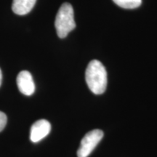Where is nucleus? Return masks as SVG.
<instances>
[{
	"mask_svg": "<svg viewBox=\"0 0 157 157\" xmlns=\"http://www.w3.org/2000/svg\"><path fill=\"white\" fill-rule=\"evenodd\" d=\"M7 124V116L5 113L0 111V132L3 130Z\"/></svg>",
	"mask_w": 157,
	"mask_h": 157,
	"instance_id": "obj_8",
	"label": "nucleus"
},
{
	"mask_svg": "<svg viewBox=\"0 0 157 157\" xmlns=\"http://www.w3.org/2000/svg\"><path fill=\"white\" fill-rule=\"evenodd\" d=\"M36 2V0H13L12 10L18 15H26L33 9Z\"/></svg>",
	"mask_w": 157,
	"mask_h": 157,
	"instance_id": "obj_6",
	"label": "nucleus"
},
{
	"mask_svg": "<svg viewBox=\"0 0 157 157\" xmlns=\"http://www.w3.org/2000/svg\"><path fill=\"white\" fill-rule=\"evenodd\" d=\"M85 79L88 87L95 95H101L107 87V72L99 60H93L88 64L85 72Z\"/></svg>",
	"mask_w": 157,
	"mask_h": 157,
	"instance_id": "obj_1",
	"label": "nucleus"
},
{
	"mask_svg": "<svg viewBox=\"0 0 157 157\" xmlns=\"http://www.w3.org/2000/svg\"><path fill=\"white\" fill-rule=\"evenodd\" d=\"M51 130V124L45 119H40L33 124L30 130V139L33 143H37L48 136Z\"/></svg>",
	"mask_w": 157,
	"mask_h": 157,
	"instance_id": "obj_5",
	"label": "nucleus"
},
{
	"mask_svg": "<svg viewBox=\"0 0 157 157\" xmlns=\"http://www.w3.org/2000/svg\"><path fill=\"white\" fill-rule=\"evenodd\" d=\"M57 34L59 38H66L72 30L76 28L74 9L69 3H63L56 15L55 21Z\"/></svg>",
	"mask_w": 157,
	"mask_h": 157,
	"instance_id": "obj_2",
	"label": "nucleus"
},
{
	"mask_svg": "<svg viewBox=\"0 0 157 157\" xmlns=\"http://www.w3.org/2000/svg\"><path fill=\"white\" fill-rule=\"evenodd\" d=\"M103 137V132L101 129H93L87 132L82 139L80 146L77 150L78 157H87L101 142Z\"/></svg>",
	"mask_w": 157,
	"mask_h": 157,
	"instance_id": "obj_3",
	"label": "nucleus"
},
{
	"mask_svg": "<svg viewBox=\"0 0 157 157\" xmlns=\"http://www.w3.org/2000/svg\"><path fill=\"white\" fill-rule=\"evenodd\" d=\"M2 71L0 69V86L2 84Z\"/></svg>",
	"mask_w": 157,
	"mask_h": 157,
	"instance_id": "obj_9",
	"label": "nucleus"
},
{
	"mask_svg": "<svg viewBox=\"0 0 157 157\" xmlns=\"http://www.w3.org/2000/svg\"><path fill=\"white\" fill-rule=\"evenodd\" d=\"M17 85L21 93L30 96L35 91V84L32 75L28 71H22L17 76Z\"/></svg>",
	"mask_w": 157,
	"mask_h": 157,
	"instance_id": "obj_4",
	"label": "nucleus"
},
{
	"mask_svg": "<svg viewBox=\"0 0 157 157\" xmlns=\"http://www.w3.org/2000/svg\"><path fill=\"white\" fill-rule=\"evenodd\" d=\"M113 2L124 9H135L140 7L142 0H113Z\"/></svg>",
	"mask_w": 157,
	"mask_h": 157,
	"instance_id": "obj_7",
	"label": "nucleus"
}]
</instances>
